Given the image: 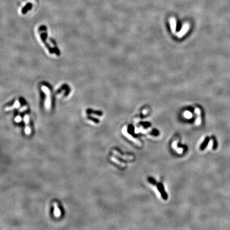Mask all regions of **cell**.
Returning a JSON list of instances; mask_svg holds the SVG:
<instances>
[{"instance_id":"52a82bcc","label":"cell","mask_w":230,"mask_h":230,"mask_svg":"<svg viewBox=\"0 0 230 230\" xmlns=\"http://www.w3.org/2000/svg\"><path fill=\"white\" fill-rule=\"evenodd\" d=\"M110 159L111 160V161L112 162H115V164H117L118 165L120 166V167H125L126 166V164H125L123 163V162H121L118 159H117L116 158H115V157H114V156L110 157Z\"/></svg>"},{"instance_id":"5bb4252c","label":"cell","mask_w":230,"mask_h":230,"mask_svg":"<svg viewBox=\"0 0 230 230\" xmlns=\"http://www.w3.org/2000/svg\"><path fill=\"white\" fill-rule=\"evenodd\" d=\"M146 110H144V111H143V114H146Z\"/></svg>"},{"instance_id":"8992f818","label":"cell","mask_w":230,"mask_h":230,"mask_svg":"<svg viewBox=\"0 0 230 230\" xmlns=\"http://www.w3.org/2000/svg\"><path fill=\"white\" fill-rule=\"evenodd\" d=\"M53 207H54V215L55 217H59L61 216V211L59 209V208L58 207V205L57 203L56 202H54L53 203Z\"/></svg>"},{"instance_id":"ba28073f","label":"cell","mask_w":230,"mask_h":230,"mask_svg":"<svg viewBox=\"0 0 230 230\" xmlns=\"http://www.w3.org/2000/svg\"><path fill=\"white\" fill-rule=\"evenodd\" d=\"M195 113L197 115V119L196 120V123L197 124H199L201 123V111L199 108L195 109Z\"/></svg>"},{"instance_id":"7a4b0ae2","label":"cell","mask_w":230,"mask_h":230,"mask_svg":"<svg viewBox=\"0 0 230 230\" xmlns=\"http://www.w3.org/2000/svg\"><path fill=\"white\" fill-rule=\"evenodd\" d=\"M122 132H123V134L124 135L128 138V139L130 140L133 142H134V143L136 144L137 146H142V143L139 140L137 139L136 138H134L133 136L131 135L130 134H129L127 132L126 128L125 127H124L123 129Z\"/></svg>"},{"instance_id":"5b68a950","label":"cell","mask_w":230,"mask_h":230,"mask_svg":"<svg viewBox=\"0 0 230 230\" xmlns=\"http://www.w3.org/2000/svg\"><path fill=\"white\" fill-rule=\"evenodd\" d=\"M169 23L172 32L173 34H175L176 31V20L175 18H170L169 19Z\"/></svg>"},{"instance_id":"6da1fadb","label":"cell","mask_w":230,"mask_h":230,"mask_svg":"<svg viewBox=\"0 0 230 230\" xmlns=\"http://www.w3.org/2000/svg\"><path fill=\"white\" fill-rule=\"evenodd\" d=\"M148 181L150 182L152 184H153L154 185H156L157 188L158 190H159V191L160 192V194H161L162 198H163L164 200H167L168 198V196L167 193H166L165 191L164 186L161 183H157L155 180H154L153 178H152V177H149L148 178Z\"/></svg>"},{"instance_id":"3957f363","label":"cell","mask_w":230,"mask_h":230,"mask_svg":"<svg viewBox=\"0 0 230 230\" xmlns=\"http://www.w3.org/2000/svg\"><path fill=\"white\" fill-rule=\"evenodd\" d=\"M190 28V25L189 23H185L183 26V27H182V28L181 29L179 32H178L176 35L178 37H183V36L185 35V34L187 33V31H189Z\"/></svg>"},{"instance_id":"9c48e42d","label":"cell","mask_w":230,"mask_h":230,"mask_svg":"<svg viewBox=\"0 0 230 230\" xmlns=\"http://www.w3.org/2000/svg\"><path fill=\"white\" fill-rule=\"evenodd\" d=\"M209 141H210V138L208 137V136H207V137L205 138V140H204V141L203 142V143L201 144V146H200V150H203L204 149H205L207 147V146H208V143L209 142Z\"/></svg>"},{"instance_id":"7c38bea8","label":"cell","mask_w":230,"mask_h":230,"mask_svg":"<svg viewBox=\"0 0 230 230\" xmlns=\"http://www.w3.org/2000/svg\"><path fill=\"white\" fill-rule=\"evenodd\" d=\"M184 115H185L186 117H188V118H190L192 116V114H191V112H190L189 111L185 112V114H184Z\"/></svg>"},{"instance_id":"277c9868","label":"cell","mask_w":230,"mask_h":230,"mask_svg":"<svg viewBox=\"0 0 230 230\" xmlns=\"http://www.w3.org/2000/svg\"><path fill=\"white\" fill-rule=\"evenodd\" d=\"M112 153L114 155L118 157L121 158V159L126 160H132L134 159V157L130 155H122L119 152L116 150H114L112 151Z\"/></svg>"},{"instance_id":"4fadbf2b","label":"cell","mask_w":230,"mask_h":230,"mask_svg":"<svg viewBox=\"0 0 230 230\" xmlns=\"http://www.w3.org/2000/svg\"><path fill=\"white\" fill-rule=\"evenodd\" d=\"M21 117L20 116H17L16 117H15V122L19 123L20 122H21Z\"/></svg>"},{"instance_id":"8fae6325","label":"cell","mask_w":230,"mask_h":230,"mask_svg":"<svg viewBox=\"0 0 230 230\" xmlns=\"http://www.w3.org/2000/svg\"><path fill=\"white\" fill-rule=\"evenodd\" d=\"M25 133L26 134L28 135H30L31 134V129L30 127L28 126V124L26 125V126L25 127Z\"/></svg>"},{"instance_id":"30bf717a","label":"cell","mask_w":230,"mask_h":230,"mask_svg":"<svg viewBox=\"0 0 230 230\" xmlns=\"http://www.w3.org/2000/svg\"><path fill=\"white\" fill-rule=\"evenodd\" d=\"M211 138L212 140H213V145L212 149H213V150H216L218 148V142L216 140V138L215 136H213V135L212 136Z\"/></svg>"}]
</instances>
